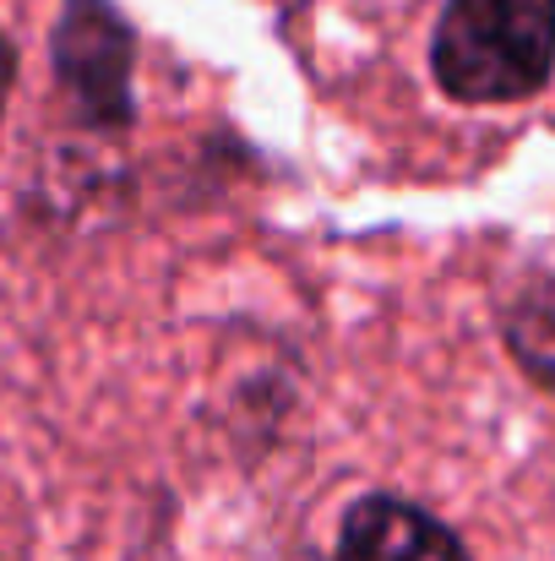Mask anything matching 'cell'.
Masks as SVG:
<instances>
[{"mask_svg":"<svg viewBox=\"0 0 555 561\" xmlns=\"http://www.w3.org/2000/svg\"><path fill=\"white\" fill-rule=\"evenodd\" d=\"M430 71L452 104H523L555 77V0H447Z\"/></svg>","mask_w":555,"mask_h":561,"instance_id":"1","label":"cell"},{"mask_svg":"<svg viewBox=\"0 0 555 561\" xmlns=\"http://www.w3.org/2000/svg\"><path fill=\"white\" fill-rule=\"evenodd\" d=\"M131 60L137 33L109 0H66L55 22V77L88 126L131 121Z\"/></svg>","mask_w":555,"mask_h":561,"instance_id":"2","label":"cell"},{"mask_svg":"<svg viewBox=\"0 0 555 561\" xmlns=\"http://www.w3.org/2000/svg\"><path fill=\"white\" fill-rule=\"evenodd\" d=\"M333 561H474L469 546L419 502L370 491L338 524Z\"/></svg>","mask_w":555,"mask_h":561,"instance_id":"3","label":"cell"},{"mask_svg":"<svg viewBox=\"0 0 555 561\" xmlns=\"http://www.w3.org/2000/svg\"><path fill=\"white\" fill-rule=\"evenodd\" d=\"M501 339L512 350V360L555 392V262L523 267L501 300Z\"/></svg>","mask_w":555,"mask_h":561,"instance_id":"4","label":"cell"},{"mask_svg":"<svg viewBox=\"0 0 555 561\" xmlns=\"http://www.w3.org/2000/svg\"><path fill=\"white\" fill-rule=\"evenodd\" d=\"M11 82H16V49H11V38L0 33V115H5V99H11Z\"/></svg>","mask_w":555,"mask_h":561,"instance_id":"5","label":"cell"}]
</instances>
